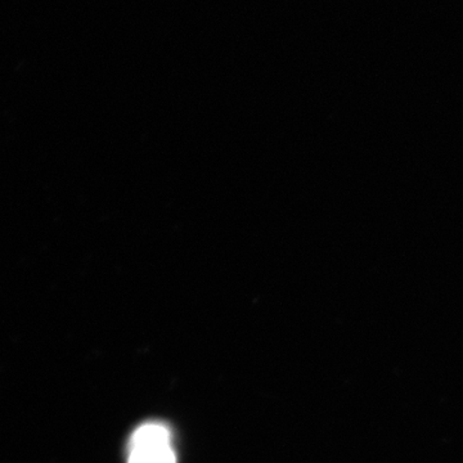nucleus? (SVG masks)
I'll list each match as a JSON object with an SVG mask.
<instances>
[{"label": "nucleus", "instance_id": "1", "mask_svg": "<svg viewBox=\"0 0 463 463\" xmlns=\"http://www.w3.org/2000/svg\"><path fill=\"white\" fill-rule=\"evenodd\" d=\"M172 437L169 429L163 423H145L141 428L137 429L130 439L129 448H145L156 446H170Z\"/></svg>", "mask_w": 463, "mask_h": 463}, {"label": "nucleus", "instance_id": "2", "mask_svg": "<svg viewBox=\"0 0 463 463\" xmlns=\"http://www.w3.org/2000/svg\"><path fill=\"white\" fill-rule=\"evenodd\" d=\"M128 463H176L175 452L170 446L134 448Z\"/></svg>", "mask_w": 463, "mask_h": 463}]
</instances>
